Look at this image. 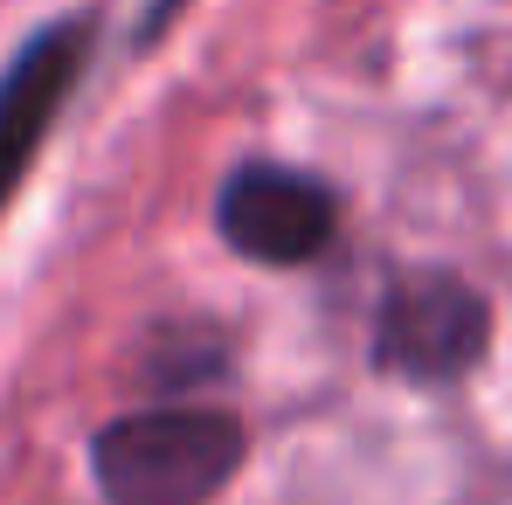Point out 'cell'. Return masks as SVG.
<instances>
[{
    "mask_svg": "<svg viewBox=\"0 0 512 505\" xmlns=\"http://www.w3.org/2000/svg\"><path fill=\"white\" fill-rule=\"evenodd\" d=\"M90 42H97V21L90 14H63L49 28H35L14 49V63L0 70V215L21 194V180H28L42 139H49V125L70 104V90L84 84Z\"/></svg>",
    "mask_w": 512,
    "mask_h": 505,
    "instance_id": "3957f363",
    "label": "cell"
},
{
    "mask_svg": "<svg viewBox=\"0 0 512 505\" xmlns=\"http://www.w3.org/2000/svg\"><path fill=\"white\" fill-rule=\"evenodd\" d=\"M340 201L326 180L298 167H236L215 194V229L222 243L250 263H312L333 243Z\"/></svg>",
    "mask_w": 512,
    "mask_h": 505,
    "instance_id": "277c9868",
    "label": "cell"
},
{
    "mask_svg": "<svg viewBox=\"0 0 512 505\" xmlns=\"http://www.w3.org/2000/svg\"><path fill=\"white\" fill-rule=\"evenodd\" d=\"M243 464V422L222 409H139L90 436L104 505H208Z\"/></svg>",
    "mask_w": 512,
    "mask_h": 505,
    "instance_id": "6da1fadb",
    "label": "cell"
},
{
    "mask_svg": "<svg viewBox=\"0 0 512 505\" xmlns=\"http://www.w3.org/2000/svg\"><path fill=\"white\" fill-rule=\"evenodd\" d=\"M180 7L187 0H146V21H139V42H160L173 21H180Z\"/></svg>",
    "mask_w": 512,
    "mask_h": 505,
    "instance_id": "5b68a950",
    "label": "cell"
},
{
    "mask_svg": "<svg viewBox=\"0 0 512 505\" xmlns=\"http://www.w3.org/2000/svg\"><path fill=\"white\" fill-rule=\"evenodd\" d=\"M492 346V305L450 270H402L374 312V360L402 381L443 388Z\"/></svg>",
    "mask_w": 512,
    "mask_h": 505,
    "instance_id": "7a4b0ae2",
    "label": "cell"
}]
</instances>
